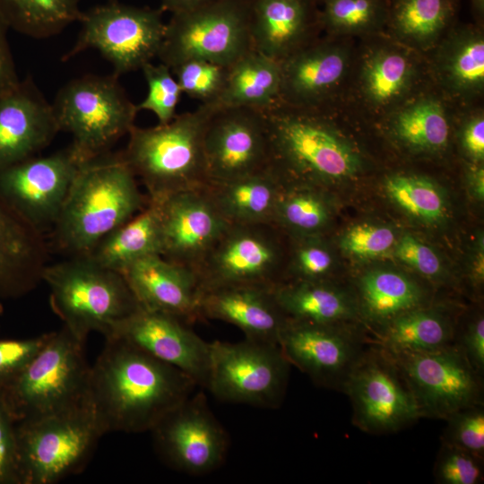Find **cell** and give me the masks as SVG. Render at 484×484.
I'll return each mask as SVG.
<instances>
[{"instance_id": "obj_1", "label": "cell", "mask_w": 484, "mask_h": 484, "mask_svg": "<svg viewBox=\"0 0 484 484\" xmlns=\"http://www.w3.org/2000/svg\"><path fill=\"white\" fill-rule=\"evenodd\" d=\"M105 340L89 381L90 400L104 435L151 432L199 387L178 368L134 344Z\"/></svg>"}, {"instance_id": "obj_2", "label": "cell", "mask_w": 484, "mask_h": 484, "mask_svg": "<svg viewBox=\"0 0 484 484\" xmlns=\"http://www.w3.org/2000/svg\"><path fill=\"white\" fill-rule=\"evenodd\" d=\"M148 203L122 153H103L81 166L51 229L52 244L70 257L87 255Z\"/></svg>"}, {"instance_id": "obj_3", "label": "cell", "mask_w": 484, "mask_h": 484, "mask_svg": "<svg viewBox=\"0 0 484 484\" xmlns=\"http://www.w3.org/2000/svg\"><path fill=\"white\" fill-rule=\"evenodd\" d=\"M337 109L308 110L278 102L264 110L270 167L283 184L316 186L360 171V154L333 120Z\"/></svg>"}, {"instance_id": "obj_4", "label": "cell", "mask_w": 484, "mask_h": 484, "mask_svg": "<svg viewBox=\"0 0 484 484\" xmlns=\"http://www.w3.org/2000/svg\"><path fill=\"white\" fill-rule=\"evenodd\" d=\"M214 109L200 104L153 127L134 125L122 156L140 177L149 201L160 202L182 191L209 185L203 147L204 131Z\"/></svg>"}, {"instance_id": "obj_5", "label": "cell", "mask_w": 484, "mask_h": 484, "mask_svg": "<svg viewBox=\"0 0 484 484\" xmlns=\"http://www.w3.org/2000/svg\"><path fill=\"white\" fill-rule=\"evenodd\" d=\"M42 281L49 287L50 306L63 326L83 342L94 332L108 336L140 307L120 272L88 255L47 264Z\"/></svg>"}, {"instance_id": "obj_6", "label": "cell", "mask_w": 484, "mask_h": 484, "mask_svg": "<svg viewBox=\"0 0 484 484\" xmlns=\"http://www.w3.org/2000/svg\"><path fill=\"white\" fill-rule=\"evenodd\" d=\"M83 345L64 326L51 332L30 362L1 389L17 422L73 408L89 398L91 366Z\"/></svg>"}, {"instance_id": "obj_7", "label": "cell", "mask_w": 484, "mask_h": 484, "mask_svg": "<svg viewBox=\"0 0 484 484\" xmlns=\"http://www.w3.org/2000/svg\"><path fill=\"white\" fill-rule=\"evenodd\" d=\"M103 435L90 396L73 408L17 422L23 484H55L82 471Z\"/></svg>"}, {"instance_id": "obj_8", "label": "cell", "mask_w": 484, "mask_h": 484, "mask_svg": "<svg viewBox=\"0 0 484 484\" xmlns=\"http://www.w3.org/2000/svg\"><path fill=\"white\" fill-rule=\"evenodd\" d=\"M51 106L59 131L72 134L70 145L82 162L109 151L134 126L138 112L115 73L70 81Z\"/></svg>"}, {"instance_id": "obj_9", "label": "cell", "mask_w": 484, "mask_h": 484, "mask_svg": "<svg viewBox=\"0 0 484 484\" xmlns=\"http://www.w3.org/2000/svg\"><path fill=\"white\" fill-rule=\"evenodd\" d=\"M428 82L425 55L384 33L362 39L356 47L341 101L346 99L357 113L386 117Z\"/></svg>"}, {"instance_id": "obj_10", "label": "cell", "mask_w": 484, "mask_h": 484, "mask_svg": "<svg viewBox=\"0 0 484 484\" xmlns=\"http://www.w3.org/2000/svg\"><path fill=\"white\" fill-rule=\"evenodd\" d=\"M250 0H212L172 13L157 57L170 69L190 59L231 65L253 49Z\"/></svg>"}, {"instance_id": "obj_11", "label": "cell", "mask_w": 484, "mask_h": 484, "mask_svg": "<svg viewBox=\"0 0 484 484\" xmlns=\"http://www.w3.org/2000/svg\"><path fill=\"white\" fill-rule=\"evenodd\" d=\"M290 366L276 343L214 341L205 390L223 402L278 409L286 396Z\"/></svg>"}, {"instance_id": "obj_12", "label": "cell", "mask_w": 484, "mask_h": 484, "mask_svg": "<svg viewBox=\"0 0 484 484\" xmlns=\"http://www.w3.org/2000/svg\"><path fill=\"white\" fill-rule=\"evenodd\" d=\"M163 13L160 7H137L117 0L94 6L82 13L77 41L64 60L94 48L117 76L142 69L160 51L166 26Z\"/></svg>"}, {"instance_id": "obj_13", "label": "cell", "mask_w": 484, "mask_h": 484, "mask_svg": "<svg viewBox=\"0 0 484 484\" xmlns=\"http://www.w3.org/2000/svg\"><path fill=\"white\" fill-rule=\"evenodd\" d=\"M352 423L369 434H392L421 418L417 402L391 354L370 342L348 376Z\"/></svg>"}, {"instance_id": "obj_14", "label": "cell", "mask_w": 484, "mask_h": 484, "mask_svg": "<svg viewBox=\"0 0 484 484\" xmlns=\"http://www.w3.org/2000/svg\"><path fill=\"white\" fill-rule=\"evenodd\" d=\"M282 234L270 223L229 224L195 272L200 290L282 282L287 256Z\"/></svg>"}, {"instance_id": "obj_15", "label": "cell", "mask_w": 484, "mask_h": 484, "mask_svg": "<svg viewBox=\"0 0 484 484\" xmlns=\"http://www.w3.org/2000/svg\"><path fill=\"white\" fill-rule=\"evenodd\" d=\"M151 432L161 461L191 476H203L220 469L229 451V436L211 411L201 387L169 412Z\"/></svg>"}, {"instance_id": "obj_16", "label": "cell", "mask_w": 484, "mask_h": 484, "mask_svg": "<svg viewBox=\"0 0 484 484\" xmlns=\"http://www.w3.org/2000/svg\"><path fill=\"white\" fill-rule=\"evenodd\" d=\"M390 354L413 393L421 418L445 420L482 402V376L454 343L431 351Z\"/></svg>"}, {"instance_id": "obj_17", "label": "cell", "mask_w": 484, "mask_h": 484, "mask_svg": "<svg viewBox=\"0 0 484 484\" xmlns=\"http://www.w3.org/2000/svg\"><path fill=\"white\" fill-rule=\"evenodd\" d=\"M352 39L318 37L280 62L279 102L308 110L340 108L355 55Z\"/></svg>"}, {"instance_id": "obj_18", "label": "cell", "mask_w": 484, "mask_h": 484, "mask_svg": "<svg viewBox=\"0 0 484 484\" xmlns=\"http://www.w3.org/2000/svg\"><path fill=\"white\" fill-rule=\"evenodd\" d=\"M71 145L0 169V197L42 234L54 226L82 165Z\"/></svg>"}, {"instance_id": "obj_19", "label": "cell", "mask_w": 484, "mask_h": 484, "mask_svg": "<svg viewBox=\"0 0 484 484\" xmlns=\"http://www.w3.org/2000/svg\"><path fill=\"white\" fill-rule=\"evenodd\" d=\"M209 184L234 180L270 167V141L264 110H214L203 137Z\"/></svg>"}, {"instance_id": "obj_20", "label": "cell", "mask_w": 484, "mask_h": 484, "mask_svg": "<svg viewBox=\"0 0 484 484\" xmlns=\"http://www.w3.org/2000/svg\"><path fill=\"white\" fill-rule=\"evenodd\" d=\"M370 342L339 324L287 319L278 344L290 365L321 387L342 391L350 371Z\"/></svg>"}, {"instance_id": "obj_21", "label": "cell", "mask_w": 484, "mask_h": 484, "mask_svg": "<svg viewBox=\"0 0 484 484\" xmlns=\"http://www.w3.org/2000/svg\"><path fill=\"white\" fill-rule=\"evenodd\" d=\"M187 324L170 315L139 307L105 338H119L134 344L178 368L205 390L210 373V342Z\"/></svg>"}, {"instance_id": "obj_22", "label": "cell", "mask_w": 484, "mask_h": 484, "mask_svg": "<svg viewBox=\"0 0 484 484\" xmlns=\"http://www.w3.org/2000/svg\"><path fill=\"white\" fill-rule=\"evenodd\" d=\"M158 204L161 255L194 272L229 223L211 199L206 186L173 194Z\"/></svg>"}, {"instance_id": "obj_23", "label": "cell", "mask_w": 484, "mask_h": 484, "mask_svg": "<svg viewBox=\"0 0 484 484\" xmlns=\"http://www.w3.org/2000/svg\"><path fill=\"white\" fill-rule=\"evenodd\" d=\"M58 132L52 106L31 78L0 93V169L37 155Z\"/></svg>"}, {"instance_id": "obj_24", "label": "cell", "mask_w": 484, "mask_h": 484, "mask_svg": "<svg viewBox=\"0 0 484 484\" xmlns=\"http://www.w3.org/2000/svg\"><path fill=\"white\" fill-rule=\"evenodd\" d=\"M120 273L140 307L186 324L201 320V290L194 271L151 255L131 263Z\"/></svg>"}, {"instance_id": "obj_25", "label": "cell", "mask_w": 484, "mask_h": 484, "mask_svg": "<svg viewBox=\"0 0 484 484\" xmlns=\"http://www.w3.org/2000/svg\"><path fill=\"white\" fill-rule=\"evenodd\" d=\"M430 81L449 101L470 104L484 91V34L480 26L454 24L425 55Z\"/></svg>"}, {"instance_id": "obj_26", "label": "cell", "mask_w": 484, "mask_h": 484, "mask_svg": "<svg viewBox=\"0 0 484 484\" xmlns=\"http://www.w3.org/2000/svg\"><path fill=\"white\" fill-rule=\"evenodd\" d=\"M249 25L253 49L279 63L322 31L315 0H250Z\"/></svg>"}, {"instance_id": "obj_27", "label": "cell", "mask_w": 484, "mask_h": 484, "mask_svg": "<svg viewBox=\"0 0 484 484\" xmlns=\"http://www.w3.org/2000/svg\"><path fill=\"white\" fill-rule=\"evenodd\" d=\"M273 287L232 285L201 291V320L214 319L237 326L245 338L278 344L287 321Z\"/></svg>"}, {"instance_id": "obj_28", "label": "cell", "mask_w": 484, "mask_h": 484, "mask_svg": "<svg viewBox=\"0 0 484 484\" xmlns=\"http://www.w3.org/2000/svg\"><path fill=\"white\" fill-rule=\"evenodd\" d=\"M47 259L43 234L0 197V298L31 291L42 281Z\"/></svg>"}, {"instance_id": "obj_29", "label": "cell", "mask_w": 484, "mask_h": 484, "mask_svg": "<svg viewBox=\"0 0 484 484\" xmlns=\"http://www.w3.org/2000/svg\"><path fill=\"white\" fill-rule=\"evenodd\" d=\"M281 188L282 182L271 167L206 186L213 203L229 224H272Z\"/></svg>"}, {"instance_id": "obj_30", "label": "cell", "mask_w": 484, "mask_h": 484, "mask_svg": "<svg viewBox=\"0 0 484 484\" xmlns=\"http://www.w3.org/2000/svg\"><path fill=\"white\" fill-rule=\"evenodd\" d=\"M446 99L436 89L427 88L408 99L385 118L390 131L402 144L416 151L444 150L450 137Z\"/></svg>"}, {"instance_id": "obj_31", "label": "cell", "mask_w": 484, "mask_h": 484, "mask_svg": "<svg viewBox=\"0 0 484 484\" xmlns=\"http://www.w3.org/2000/svg\"><path fill=\"white\" fill-rule=\"evenodd\" d=\"M458 0H390L385 34L426 55L454 24Z\"/></svg>"}, {"instance_id": "obj_32", "label": "cell", "mask_w": 484, "mask_h": 484, "mask_svg": "<svg viewBox=\"0 0 484 484\" xmlns=\"http://www.w3.org/2000/svg\"><path fill=\"white\" fill-rule=\"evenodd\" d=\"M280 63L255 49L229 66L225 87L210 105L214 110L252 108L265 110L279 102Z\"/></svg>"}, {"instance_id": "obj_33", "label": "cell", "mask_w": 484, "mask_h": 484, "mask_svg": "<svg viewBox=\"0 0 484 484\" xmlns=\"http://www.w3.org/2000/svg\"><path fill=\"white\" fill-rule=\"evenodd\" d=\"M162 251L159 206L148 204L130 220L109 232L87 255L99 265L121 272L131 263Z\"/></svg>"}, {"instance_id": "obj_34", "label": "cell", "mask_w": 484, "mask_h": 484, "mask_svg": "<svg viewBox=\"0 0 484 484\" xmlns=\"http://www.w3.org/2000/svg\"><path fill=\"white\" fill-rule=\"evenodd\" d=\"M281 309L290 320L339 324L355 315V307L339 289L320 281H283L272 288Z\"/></svg>"}, {"instance_id": "obj_35", "label": "cell", "mask_w": 484, "mask_h": 484, "mask_svg": "<svg viewBox=\"0 0 484 484\" xmlns=\"http://www.w3.org/2000/svg\"><path fill=\"white\" fill-rule=\"evenodd\" d=\"M455 333L437 310L419 307L385 324L374 342L390 353L423 352L454 343Z\"/></svg>"}, {"instance_id": "obj_36", "label": "cell", "mask_w": 484, "mask_h": 484, "mask_svg": "<svg viewBox=\"0 0 484 484\" xmlns=\"http://www.w3.org/2000/svg\"><path fill=\"white\" fill-rule=\"evenodd\" d=\"M359 287L362 313L381 326L402 313L422 307L425 300L417 282L394 271L368 272L360 279Z\"/></svg>"}, {"instance_id": "obj_37", "label": "cell", "mask_w": 484, "mask_h": 484, "mask_svg": "<svg viewBox=\"0 0 484 484\" xmlns=\"http://www.w3.org/2000/svg\"><path fill=\"white\" fill-rule=\"evenodd\" d=\"M81 0H0V13L19 33L46 39L79 22Z\"/></svg>"}, {"instance_id": "obj_38", "label": "cell", "mask_w": 484, "mask_h": 484, "mask_svg": "<svg viewBox=\"0 0 484 484\" xmlns=\"http://www.w3.org/2000/svg\"><path fill=\"white\" fill-rule=\"evenodd\" d=\"M321 4L325 35L362 39L385 33L390 0H324Z\"/></svg>"}, {"instance_id": "obj_39", "label": "cell", "mask_w": 484, "mask_h": 484, "mask_svg": "<svg viewBox=\"0 0 484 484\" xmlns=\"http://www.w3.org/2000/svg\"><path fill=\"white\" fill-rule=\"evenodd\" d=\"M330 220V209L316 186L282 184L272 224L291 237H314Z\"/></svg>"}, {"instance_id": "obj_40", "label": "cell", "mask_w": 484, "mask_h": 484, "mask_svg": "<svg viewBox=\"0 0 484 484\" xmlns=\"http://www.w3.org/2000/svg\"><path fill=\"white\" fill-rule=\"evenodd\" d=\"M385 188L400 208L425 222H436L445 215L444 198L435 184L427 178L393 175L385 180Z\"/></svg>"}, {"instance_id": "obj_41", "label": "cell", "mask_w": 484, "mask_h": 484, "mask_svg": "<svg viewBox=\"0 0 484 484\" xmlns=\"http://www.w3.org/2000/svg\"><path fill=\"white\" fill-rule=\"evenodd\" d=\"M171 71L182 93L201 104H212L225 87L229 66L203 59H190Z\"/></svg>"}, {"instance_id": "obj_42", "label": "cell", "mask_w": 484, "mask_h": 484, "mask_svg": "<svg viewBox=\"0 0 484 484\" xmlns=\"http://www.w3.org/2000/svg\"><path fill=\"white\" fill-rule=\"evenodd\" d=\"M148 91L146 97L136 105L138 111L149 110L158 118L160 125L170 122L176 116L182 91L171 69L160 63L145 64L142 69Z\"/></svg>"}, {"instance_id": "obj_43", "label": "cell", "mask_w": 484, "mask_h": 484, "mask_svg": "<svg viewBox=\"0 0 484 484\" xmlns=\"http://www.w3.org/2000/svg\"><path fill=\"white\" fill-rule=\"evenodd\" d=\"M442 443L454 445L480 459L484 458V407L478 403L462 409L445 419Z\"/></svg>"}, {"instance_id": "obj_44", "label": "cell", "mask_w": 484, "mask_h": 484, "mask_svg": "<svg viewBox=\"0 0 484 484\" xmlns=\"http://www.w3.org/2000/svg\"><path fill=\"white\" fill-rule=\"evenodd\" d=\"M483 460L451 445L442 443L434 475L441 484H478L483 480Z\"/></svg>"}, {"instance_id": "obj_45", "label": "cell", "mask_w": 484, "mask_h": 484, "mask_svg": "<svg viewBox=\"0 0 484 484\" xmlns=\"http://www.w3.org/2000/svg\"><path fill=\"white\" fill-rule=\"evenodd\" d=\"M290 255V272L293 278L287 281H320L333 267V255L325 246L314 237H299Z\"/></svg>"}, {"instance_id": "obj_46", "label": "cell", "mask_w": 484, "mask_h": 484, "mask_svg": "<svg viewBox=\"0 0 484 484\" xmlns=\"http://www.w3.org/2000/svg\"><path fill=\"white\" fill-rule=\"evenodd\" d=\"M394 244L395 235L390 228L368 223L353 226L340 240L344 252L360 258L380 256Z\"/></svg>"}, {"instance_id": "obj_47", "label": "cell", "mask_w": 484, "mask_h": 484, "mask_svg": "<svg viewBox=\"0 0 484 484\" xmlns=\"http://www.w3.org/2000/svg\"><path fill=\"white\" fill-rule=\"evenodd\" d=\"M16 424L0 389V484H23Z\"/></svg>"}, {"instance_id": "obj_48", "label": "cell", "mask_w": 484, "mask_h": 484, "mask_svg": "<svg viewBox=\"0 0 484 484\" xmlns=\"http://www.w3.org/2000/svg\"><path fill=\"white\" fill-rule=\"evenodd\" d=\"M50 333L22 340H0V389L8 385L30 362Z\"/></svg>"}, {"instance_id": "obj_49", "label": "cell", "mask_w": 484, "mask_h": 484, "mask_svg": "<svg viewBox=\"0 0 484 484\" xmlns=\"http://www.w3.org/2000/svg\"><path fill=\"white\" fill-rule=\"evenodd\" d=\"M395 255L419 273L436 277L441 272V263L434 250L411 234L402 236L395 245Z\"/></svg>"}, {"instance_id": "obj_50", "label": "cell", "mask_w": 484, "mask_h": 484, "mask_svg": "<svg viewBox=\"0 0 484 484\" xmlns=\"http://www.w3.org/2000/svg\"><path fill=\"white\" fill-rule=\"evenodd\" d=\"M454 344L465 356L471 366L480 374L484 372V318L480 315L471 321Z\"/></svg>"}, {"instance_id": "obj_51", "label": "cell", "mask_w": 484, "mask_h": 484, "mask_svg": "<svg viewBox=\"0 0 484 484\" xmlns=\"http://www.w3.org/2000/svg\"><path fill=\"white\" fill-rule=\"evenodd\" d=\"M461 129V144L466 154L475 161L484 158V116L482 110L471 111Z\"/></svg>"}, {"instance_id": "obj_52", "label": "cell", "mask_w": 484, "mask_h": 484, "mask_svg": "<svg viewBox=\"0 0 484 484\" xmlns=\"http://www.w3.org/2000/svg\"><path fill=\"white\" fill-rule=\"evenodd\" d=\"M8 28L0 13V93L12 89L20 82L7 39Z\"/></svg>"}, {"instance_id": "obj_53", "label": "cell", "mask_w": 484, "mask_h": 484, "mask_svg": "<svg viewBox=\"0 0 484 484\" xmlns=\"http://www.w3.org/2000/svg\"><path fill=\"white\" fill-rule=\"evenodd\" d=\"M212 0H160V8L171 13L184 12L203 5Z\"/></svg>"}, {"instance_id": "obj_54", "label": "cell", "mask_w": 484, "mask_h": 484, "mask_svg": "<svg viewBox=\"0 0 484 484\" xmlns=\"http://www.w3.org/2000/svg\"><path fill=\"white\" fill-rule=\"evenodd\" d=\"M471 185L475 194L479 199L482 200L484 197V169L481 167L473 169L471 174Z\"/></svg>"}, {"instance_id": "obj_55", "label": "cell", "mask_w": 484, "mask_h": 484, "mask_svg": "<svg viewBox=\"0 0 484 484\" xmlns=\"http://www.w3.org/2000/svg\"><path fill=\"white\" fill-rule=\"evenodd\" d=\"M471 3L475 15L480 21H482L484 16V0H471Z\"/></svg>"}, {"instance_id": "obj_56", "label": "cell", "mask_w": 484, "mask_h": 484, "mask_svg": "<svg viewBox=\"0 0 484 484\" xmlns=\"http://www.w3.org/2000/svg\"><path fill=\"white\" fill-rule=\"evenodd\" d=\"M324 0H315L318 4H321Z\"/></svg>"}, {"instance_id": "obj_57", "label": "cell", "mask_w": 484, "mask_h": 484, "mask_svg": "<svg viewBox=\"0 0 484 484\" xmlns=\"http://www.w3.org/2000/svg\"><path fill=\"white\" fill-rule=\"evenodd\" d=\"M2 313H3V307H2V306L0 305V317H1Z\"/></svg>"}]
</instances>
